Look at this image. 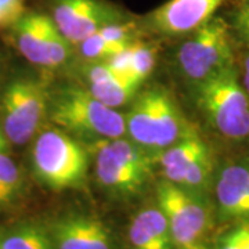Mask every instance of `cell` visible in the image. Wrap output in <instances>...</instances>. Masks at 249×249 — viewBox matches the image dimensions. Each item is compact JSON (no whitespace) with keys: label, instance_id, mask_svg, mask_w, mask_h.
<instances>
[{"label":"cell","instance_id":"obj_8","mask_svg":"<svg viewBox=\"0 0 249 249\" xmlns=\"http://www.w3.org/2000/svg\"><path fill=\"white\" fill-rule=\"evenodd\" d=\"M157 205L169 224L178 249L202 242L213 226V212L208 196L196 194L162 178L155 188Z\"/></svg>","mask_w":249,"mask_h":249},{"label":"cell","instance_id":"obj_3","mask_svg":"<svg viewBox=\"0 0 249 249\" xmlns=\"http://www.w3.org/2000/svg\"><path fill=\"white\" fill-rule=\"evenodd\" d=\"M190 89L196 108L216 133L232 142L249 140V94L237 64Z\"/></svg>","mask_w":249,"mask_h":249},{"label":"cell","instance_id":"obj_1","mask_svg":"<svg viewBox=\"0 0 249 249\" xmlns=\"http://www.w3.org/2000/svg\"><path fill=\"white\" fill-rule=\"evenodd\" d=\"M124 124L127 139L157 158L196 129L183 115L176 98L160 85L137 93Z\"/></svg>","mask_w":249,"mask_h":249},{"label":"cell","instance_id":"obj_12","mask_svg":"<svg viewBox=\"0 0 249 249\" xmlns=\"http://www.w3.org/2000/svg\"><path fill=\"white\" fill-rule=\"evenodd\" d=\"M213 188L220 220L249 219V155L224 163Z\"/></svg>","mask_w":249,"mask_h":249},{"label":"cell","instance_id":"obj_7","mask_svg":"<svg viewBox=\"0 0 249 249\" xmlns=\"http://www.w3.org/2000/svg\"><path fill=\"white\" fill-rule=\"evenodd\" d=\"M50 90L37 78L11 80L1 98V127L10 144L22 145L35 139L49 114Z\"/></svg>","mask_w":249,"mask_h":249},{"label":"cell","instance_id":"obj_2","mask_svg":"<svg viewBox=\"0 0 249 249\" xmlns=\"http://www.w3.org/2000/svg\"><path fill=\"white\" fill-rule=\"evenodd\" d=\"M47 118L54 126L90 144L126 136L124 114L80 85H65L50 91Z\"/></svg>","mask_w":249,"mask_h":249},{"label":"cell","instance_id":"obj_4","mask_svg":"<svg viewBox=\"0 0 249 249\" xmlns=\"http://www.w3.org/2000/svg\"><path fill=\"white\" fill-rule=\"evenodd\" d=\"M94 172L100 187L109 196L130 199L139 196L150 183L158 158L127 137L96 144Z\"/></svg>","mask_w":249,"mask_h":249},{"label":"cell","instance_id":"obj_6","mask_svg":"<svg viewBox=\"0 0 249 249\" xmlns=\"http://www.w3.org/2000/svg\"><path fill=\"white\" fill-rule=\"evenodd\" d=\"M232 42L230 25L220 16L187 35L176 52V67L188 86L235 65Z\"/></svg>","mask_w":249,"mask_h":249},{"label":"cell","instance_id":"obj_13","mask_svg":"<svg viewBox=\"0 0 249 249\" xmlns=\"http://www.w3.org/2000/svg\"><path fill=\"white\" fill-rule=\"evenodd\" d=\"M55 249H114L107 224L96 216L70 213L50 229Z\"/></svg>","mask_w":249,"mask_h":249},{"label":"cell","instance_id":"obj_22","mask_svg":"<svg viewBox=\"0 0 249 249\" xmlns=\"http://www.w3.org/2000/svg\"><path fill=\"white\" fill-rule=\"evenodd\" d=\"M25 13V0H0V31L11 29Z\"/></svg>","mask_w":249,"mask_h":249},{"label":"cell","instance_id":"obj_19","mask_svg":"<svg viewBox=\"0 0 249 249\" xmlns=\"http://www.w3.org/2000/svg\"><path fill=\"white\" fill-rule=\"evenodd\" d=\"M130 45L111 42L96 32V34L90 35L89 37H86L85 40H82L79 45H76L75 47H76L78 54L83 60H86V62H94L107 61L111 57H114L115 54L124 50Z\"/></svg>","mask_w":249,"mask_h":249},{"label":"cell","instance_id":"obj_20","mask_svg":"<svg viewBox=\"0 0 249 249\" xmlns=\"http://www.w3.org/2000/svg\"><path fill=\"white\" fill-rule=\"evenodd\" d=\"M157 49L142 39L136 40L130 46V73L134 79L142 83L155 68Z\"/></svg>","mask_w":249,"mask_h":249},{"label":"cell","instance_id":"obj_11","mask_svg":"<svg viewBox=\"0 0 249 249\" xmlns=\"http://www.w3.org/2000/svg\"><path fill=\"white\" fill-rule=\"evenodd\" d=\"M224 3L226 0H166L137 22L144 34L187 36L212 19Z\"/></svg>","mask_w":249,"mask_h":249},{"label":"cell","instance_id":"obj_16","mask_svg":"<svg viewBox=\"0 0 249 249\" xmlns=\"http://www.w3.org/2000/svg\"><path fill=\"white\" fill-rule=\"evenodd\" d=\"M212 148L205 142V139L194 129L186 137L175 142L160 152L157 165L160 166L162 176L170 183L178 184L184 176L187 169L196 162L199 157L211 151Z\"/></svg>","mask_w":249,"mask_h":249},{"label":"cell","instance_id":"obj_23","mask_svg":"<svg viewBox=\"0 0 249 249\" xmlns=\"http://www.w3.org/2000/svg\"><path fill=\"white\" fill-rule=\"evenodd\" d=\"M214 249H244L241 226L231 230V231L226 232L223 237H220V240L217 241Z\"/></svg>","mask_w":249,"mask_h":249},{"label":"cell","instance_id":"obj_24","mask_svg":"<svg viewBox=\"0 0 249 249\" xmlns=\"http://www.w3.org/2000/svg\"><path fill=\"white\" fill-rule=\"evenodd\" d=\"M238 70H240L241 83H242L245 91L249 94V49L245 50V53L242 54V57H241V65Z\"/></svg>","mask_w":249,"mask_h":249},{"label":"cell","instance_id":"obj_9","mask_svg":"<svg viewBox=\"0 0 249 249\" xmlns=\"http://www.w3.org/2000/svg\"><path fill=\"white\" fill-rule=\"evenodd\" d=\"M11 29L18 52L36 67L58 70L71 60L73 46L49 14L27 11Z\"/></svg>","mask_w":249,"mask_h":249},{"label":"cell","instance_id":"obj_27","mask_svg":"<svg viewBox=\"0 0 249 249\" xmlns=\"http://www.w3.org/2000/svg\"><path fill=\"white\" fill-rule=\"evenodd\" d=\"M181 249H209V248H206L202 242H199V244H196V245H191V247H187V248H181Z\"/></svg>","mask_w":249,"mask_h":249},{"label":"cell","instance_id":"obj_21","mask_svg":"<svg viewBox=\"0 0 249 249\" xmlns=\"http://www.w3.org/2000/svg\"><path fill=\"white\" fill-rule=\"evenodd\" d=\"M226 21L232 36L249 46V0H234Z\"/></svg>","mask_w":249,"mask_h":249},{"label":"cell","instance_id":"obj_5","mask_svg":"<svg viewBox=\"0 0 249 249\" xmlns=\"http://www.w3.org/2000/svg\"><path fill=\"white\" fill-rule=\"evenodd\" d=\"M32 170L37 181L50 190L79 188L88 178L89 152L80 140L50 126L35 136Z\"/></svg>","mask_w":249,"mask_h":249},{"label":"cell","instance_id":"obj_18","mask_svg":"<svg viewBox=\"0 0 249 249\" xmlns=\"http://www.w3.org/2000/svg\"><path fill=\"white\" fill-rule=\"evenodd\" d=\"M21 188V169L10 157L9 151L0 152V208L13 204L19 196Z\"/></svg>","mask_w":249,"mask_h":249},{"label":"cell","instance_id":"obj_17","mask_svg":"<svg viewBox=\"0 0 249 249\" xmlns=\"http://www.w3.org/2000/svg\"><path fill=\"white\" fill-rule=\"evenodd\" d=\"M0 249H55L50 230L36 223H24L0 237Z\"/></svg>","mask_w":249,"mask_h":249},{"label":"cell","instance_id":"obj_25","mask_svg":"<svg viewBox=\"0 0 249 249\" xmlns=\"http://www.w3.org/2000/svg\"><path fill=\"white\" fill-rule=\"evenodd\" d=\"M9 145L10 142L9 140H7V137H6V134H4V130H3V127H1V124H0V152L9 151Z\"/></svg>","mask_w":249,"mask_h":249},{"label":"cell","instance_id":"obj_14","mask_svg":"<svg viewBox=\"0 0 249 249\" xmlns=\"http://www.w3.org/2000/svg\"><path fill=\"white\" fill-rule=\"evenodd\" d=\"M82 73L85 88L101 103L115 109L130 104L142 85L132 78L118 75L106 61L86 62L82 67Z\"/></svg>","mask_w":249,"mask_h":249},{"label":"cell","instance_id":"obj_10","mask_svg":"<svg viewBox=\"0 0 249 249\" xmlns=\"http://www.w3.org/2000/svg\"><path fill=\"white\" fill-rule=\"evenodd\" d=\"M49 16L73 47L108 24L130 18L108 0H50Z\"/></svg>","mask_w":249,"mask_h":249},{"label":"cell","instance_id":"obj_15","mask_svg":"<svg viewBox=\"0 0 249 249\" xmlns=\"http://www.w3.org/2000/svg\"><path fill=\"white\" fill-rule=\"evenodd\" d=\"M129 241L132 249L176 248L168 220L158 205L142 208L134 214L129 226Z\"/></svg>","mask_w":249,"mask_h":249},{"label":"cell","instance_id":"obj_26","mask_svg":"<svg viewBox=\"0 0 249 249\" xmlns=\"http://www.w3.org/2000/svg\"><path fill=\"white\" fill-rule=\"evenodd\" d=\"M241 234H242V245H244V249H249V224L241 226Z\"/></svg>","mask_w":249,"mask_h":249}]
</instances>
